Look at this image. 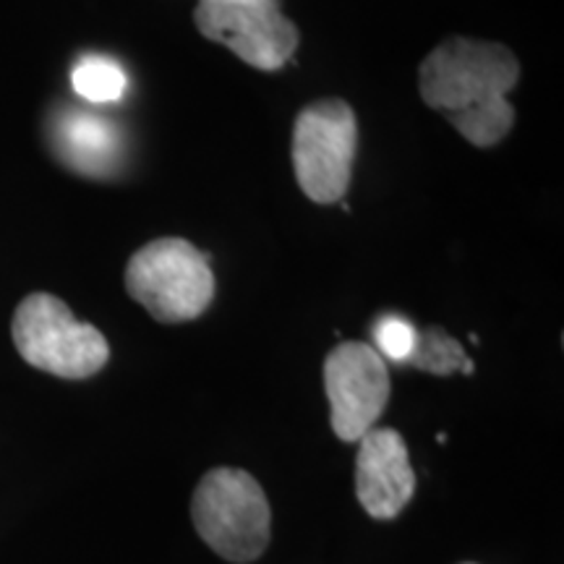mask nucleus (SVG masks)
Instances as JSON below:
<instances>
[{
  "instance_id": "f257e3e1",
  "label": "nucleus",
  "mask_w": 564,
  "mask_h": 564,
  "mask_svg": "<svg viewBox=\"0 0 564 564\" xmlns=\"http://www.w3.org/2000/svg\"><path fill=\"white\" fill-rule=\"evenodd\" d=\"M518 79L520 63L510 47L465 37L444 40L419 68L421 100L481 150L512 131L514 108L507 95Z\"/></svg>"
},
{
  "instance_id": "f03ea898",
  "label": "nucleus",
  "mask_w": 564,
  "mask_h": 564,
  "mask_svg": "<svg viewBox=\"0 0 564 564\" xmlns=\"http://www.w3.org/2000/svg\"><path fill=\"white\" fill-rule=\"evenodd\" d=\"M126 291L162 324L192 322L215 299L209 253L186 238H154L129 259Z\"/></svg>"
},
{
  "instance_id": "7ed1b4c3",
  "label": "nucleus",
  "mask_w": 564,
  "mask_h": 564,
  "mask_svg": "<svg viewBox=\"0 0 564 564\" xmlns=\"http://www.w3.org/2000/svg\"><path fill=\"white\" fill-rule=\"evenodd\" d=\"M196 533L228 562H253L270 544V502L257 478L238 468H215L192 499Z\"/></svg>"
},
{
  "instance_id": "20e7f679",
  "label": "nucleus",
  "mask_w": 564,
  "mask_h": 564,
  "mask_svg": "<svg viewBox=\"0 0 564 564\" xmlns=\"http://www.w3.org/2000/svg\"><path fill=\"white\" fill-rule=\"evenodd\" d=\"M19 356L34 369L61 379H89L108 364L110 345L84 324L58 295L32 293L19 303L11 324Z\"/></svg>"
},
{
  "instance_id": "39448f33",
  "label": "nucleus",
  "mask_w": 564,
  "mask_h": 564,
  "mask_svg": "<svg viewBox=\"0 0 564 564\" xmlns=\"http://www.w3.org/2000/svg\"><path fill=\"white\" fill-rule=\"evenodd\" d=\"M358 150L356 112L345 100H319L303 108L293 129V171L314 204H337L350 186Z\"/></svg>"
},
{
  "instance_id": "423d86ee",
  "label": "nucleus",
  "mask_w": 564,
  "mask_h": 564,
  "mask_svg": "<svg viewBox=\"0 0 564 564\" xmlns=\"http://www.w3.org/2000/svg\"><path fill=\"white\" fill-rule=\"evenodd\" d=\"M194 24L204 37L225 45L249 66L278 70L299 47V26L278 0H199Z\"/></svg>"
},
{
  "instance_id": "0eeeda50",
  "label": "nucleus",
  "mask_w": 564,
  "mask_h": 564,
  "mask_svg": "<svg viewBox=\"0 0 564 564\" xmlns=\"http://www.w3.org/2000/svg\"><path fill=\"white\" fill-rule=\"evenodd\" d=\"M324 390L337 440L358 442L390 403L384 358L366 343H340L324 358Z\"/></svg>"
},
{
  "instance_id": "6e6552de",
  "label": "nucleus",
  "mask_w": 564,
  "mask_h": 564,
  "mask_svg": "<svg viewBox=\"0 0 564 564\" xmlns=\"http://www.w3.org/2000/svg\"><path fill=\"white\" fill-rule=\"evenodd\" d=\"M358 444V502L377 520L398 518L415 491V474L405 440L394 429H371Z\"/></svg>"
},
{
  "instance_id": "1a4fd4ad",
  "label": "nucleus",
  "mask_w": 564,
  "mask_h": 564,
  "mask_svg": "<svg viewBox=\"0 0 564 564\" xmlns=\"http://www.w3.org/2000/svg\"><path fill=\"white\" fill-rule=\"evenodd\" d=\"M53 147L70 171L89 178H110L123 158V139L116 123L84 110H68L55 121Z\"/></svg>"
},
{
  "instance_id": "9d476101",
  "label": "nucleus",
  "mask_w": 564,
  "mask_h": 564,
  "mask_svg": "<svg viewBox=\"0 0 564 564\" xmlns=\"http://www.w3.org/2000/svg\"><path fill=\"white\" fill-rule=\"evenodd\" d=\"M419 371H429L434 377H449V373L463 371L474 373V361L465 356L463 345L444 333L442 327L415 329V343L408 361Z\"/></svg>"
},
{
  "instance_id": "9b49d317",
  "label": "nucleus",
  "mask_w": 564,
  "mask_h": 564,
  "mask_svg": "<svg viewBox=\"0 0 564 564\" xmlns=\"http://www.w3.org/2000/svg\"><path fill=\"white\" fill-rule=\"evenodd\" d=\"M126 74L116 61L87 55L70 70V87L87 102H116L126 91Z\"/></svg>"
},
{
  "instance_id": "f8f14e48",
  "label": "nucleus",
  "mask_w": 564,
  "mask_h": 564,
  "mask_svg": "<svg viewBox=\"0 0 564 564\" xmlns=\"http://www.w3.org/2000/svg\"><path fill=\"white\" fill-rule=\"evenodd\" d=\"M373 343H377L379 356L392 364H405L415 343V327L403 316L384 314L373 324Z\"/></svg>"
}]
</instances>
